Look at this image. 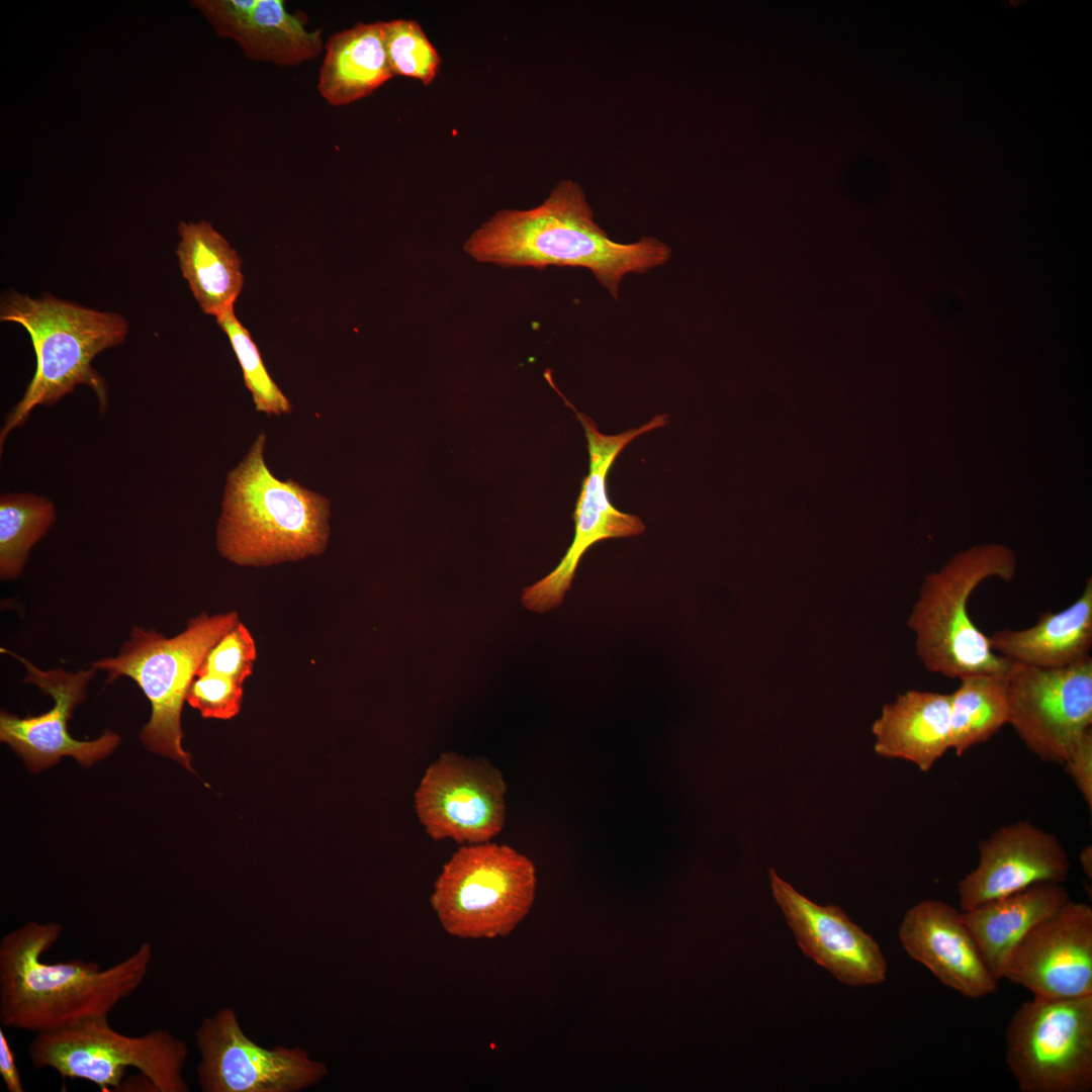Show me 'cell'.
I'll use <instances>...</instances> for the list:
<instances>
[{"label": "cell", "instance_id": "cell-1", "mask_svg": "<svg viewBox=\"0 0 1092 1092\" xmlns=\"http://www.w3.org/2000/svg\"><path fill=\"white\" fill-rule=\"evenodd\" d=\"M62 933L59 923L29 921L2 936V1026L36 1034L108 1016L144 983L153 959L150 942L105 969L81 959L43 962Z\"/></svg>", "mask_w": 1092, "mask_h": 1092}, {"label": "cell", "instance_id": "cell-2", "mask_svg": "<svg viewBox=\"0 0 1092 1092\" xmlns=\"http://www.w3.org/2000/svg\"><path fill=\"white\" fill-rule=\"evenodd\" d=\"M464 250L475 261L503 267L586 268L615 298L625 275L645 273L671 255L652 237L632 244L611 240L570 180L559 182L536 207L497 211L470 235Z\"/></svg>", "mask_w": 1092, "mask_h": 1092}, {"label": "cell", "instance_id": "cell-3", "mask_svg": "<svg viewBox=\"0 0 1092 1092\" xmlns=\"http://www.w3.org/2000/svg\"><path fill=\"white\" fill-rule=\"evenodd\" d=\"M265 443L260 434L226 477L216 545L239 565L318 555L328 543L330 502L292 479H277L265 463Z\"/></svg>", "mask_w": 1092, "mask_h": 1092}, {"label": "cell", "instance_id": "cell-4", "mask_svg": "<svg viewBox=\"0 0 1092 1092\" xmlns=\"http://www.w3.org/2000/svg\"><path fill=\"white\" fill-rule=\"evenodd\" d=\"M0 321L22 326L36 357L33 376L1 428V451L9 434L25 424L34 407L55 405L79 385L90 387L100 413L106 411L107 386L92 361L124 342L128 324L121 314L50 294L35 298L11 290L1 297Z\"/></svg>", "mask_w": 1092, "mask_h": 1092}, {"label": "cell", "instance_id": "cell-5", "mask_svg": "<svg viewBox=\"0 0 1092 1092\" xmlns=\"http://www.w3.org/2000/svg\"><path fill=\"white\" fill-rule=\"evenodd\" d=\"M1013 552L987 544L958 553L938 571L927 574L907 624L924 668L948 678L978 672H1002L1009 661L998 655L971 619L968 604L985 579L1010 581L1015 575Z\"/></svg>", "mask_w": 1092, "mask_h": 1092}, {"label": "cell", "instance_id": "cell-6", "mask_svg": "<svg viewBox=\"0 0 1092 1092\" xmlns=\"http://www.w3.org/2000/svg\"><path fill=\"white\" fill-rule=\"evenodd\" d=\"M237 622L236 613H203L171 638L134 627L116 656L91 663L107 673V682L127 676L139 685L152 707L150 720L140 735L143 743L189 770L191 756L182 747L183 703L205 655Z\"/></svg>", "mask_w": 1092, "mask_h": 1092}, {"label": "cell", "instance_id": "cell-7", "mask_svg": "<svg viewBox=\"0 0 1092 1092\" xmlns=\"http://www.w3.org/2000/svg\"><path fill=\"white\" fill-rule=\"evenodd\" d=\"M35 1069H54L62 1078L81 1079L101 1091L119 1088L128 1068H135L158 1092H186L183 1068L186 1043L166 1029L143 1035L115 1030L108 1016L36 1033L27 1048Z\"/></svg>", "mask_w": 1092, "mask_h": 1092}, {"label": "cell", "instance_id": "cell-8", "mask_svg": "<svg viewBox=\"0 0 1092 1092\" xmlns=\"http://www.w3.org/2000/svg\"><path fill=\"white\" fill-rule=\"evenodd\" d=\"M535 868L507 845H464L444 866L431 904L444 930L461 938L505 936L528 914Z\"/></svg>", "mask_w": 1092, "mask_h": 1092}, {"label": "cell", "instance_id": "cell-9", "mask_svg": "<svg viewBox=\"0 0 1092 1092\" xmlns=\"http://www.w3.org/2000/svg\"><path fill=\"white\" fill-rule=\"evenodd\" d=\"M1006 1064L1022 1092H1089L1092 995L1024 1002L1006 1029Z\"/></svg>", "mask_w": 1092, "mask_h": 1092}, {"label": "cell", "instance_id": "cell-10", "mask_svg": "<svg viewBox=\"0 0 1092 1092\" xmlns=\"http://www.w3.org/2000/svg\"><path fill=\"white\" fill-rule=\"evenodd\" d=\"M1006 677L1008 724L1036 757L1063 764L1091 729L1092 657L1062 668L1009 661Z\"/></svg>", "mask_w": 1092, "mask_h": 1092}, {"label": "cell", "instance_id": "cell-11", "mask_svg": "<svg viewBox=\"0 0 1092 1092\" xmlns=\"http://www.w3.org/2000/svg\"><path fill=\"white\" fill-rule=\"evenodd\" d=\"M571 407L584 429L589 470L582 480L573 513L575 531L569 548L549 574L523 592L525 608L537 613L548 612L561 604L571 586L579 560L594 544L609 538L640 535L645 531L639 517L620 512L610 503L608 472L617 456L632 440L663 427L668 421L667 415H657L639 428L617 435H605L589 417Z\"/></svg>", "mask_w": 1092, "mask_h": 1092}, {"label": "cell", "instance_id": "cell-12", "mask_svg": "<svg viewBox=\"0 0 1092 1092\" xmlns=\"http://www.w3.org/2000/svg\"><path fill=\"white\" fill-rule=\"evenodd\" d=\"M204 1092H295L327 1075V1067L299 1048L267 1050L243 1031L232 1008L205 1018L195 1032Z\"/></svg>", "mask_w": 1092, "mask_h": 1092}, {"label": "cell", "instance_id": "cell-13", "mask_svg": "<svg viewBox=\"0 0 1092 1092\" xmlns=\"http://www.w3.org/2000/svg\"><path fill=\"white\" fill-rule=\"evenodd\" d=\"M506 787L488 762L444 753L426 770L415 794L416 810L435 840L488 842L504 826Z\"/></svg>", "mask_w": 1092, "mask_h": 1092}, {"label": "cell", "instance_id": "cell-14", "mask_svg": "<svg viewBox=\"0 0 1092 1092\" xmlns=\"http://www.w3.org/2000/svg\"><path fill=\"white\" fill-rule=\"evenodd\" d=\"M1 652L24 665L25 682L35 685L54 700L53 708L38 716L19 718L1 711L0 739L22 757L30 771L48 768L64 756H72L87 767L106 757L119 744L120 736L111 730L89 741L77 740L69 733L68 722L75 707L86 698L87 686L96 671L94 667L76 672L62 668L42 670L6 648H1Z\"/></svg>", "mask_w": 1092, "mask_h": 1092}, {"label": "cell", "instance_id": "cell-15", "mask_svg": "<svg viewBox=\"0 0 1092 1092\" xmlns=\"http://www.w3.org/2000/svg\"><path fill=\"white\" fill-rule=\"evenodd\" d=\"M1002 979L1041 998L1092 995V909L1069 900L1013 948Z\"/></svg>", "mask_w": 1092, "mask_h": 1092}, {"label": "cell", "instance_id": "cell-16", "mask_svg": "<svg viewBox=\"0 0 1092 1092\" xmlns=\"http://www.w3.org/2000/svg\"><path fill=\"white\" fill-rule=\"evenodd\" d=\"M772 897L805 956L851 987L878 985L887 962L878 942L840 907L821 906L769 869Z\"/></svg>", "mask_w": 1092, "mask_h": 1092}, {"label": "cell", "instance_id": "cell-17", "mask_svg": "<svg viewBox=\"0 0 1092 1092\" xmlns=\"http://www.w3.org/2000/svg\"><path fill=\"white\" fill-rule=\"evenodd\" d=\"M1071 869L1059 838L1029 821L1004 825L979 843L978 866L958 883L962 911L1036 883L1063 884Z\"/></svg>", "mask_w": 1092, "mask_h": 1092}, {"label": "cell", "instance_id": "cell-18", "mask_svg": "<svg viewBox=\"0 0 1092 1092\" xmlns=\"http://www.w3.org/2000/svg\"><path fill=\"white\" fill-rule=\"evenodd\" d=\"M905 951L940 983L970 999L996 992L998 981L986 966L963 912L939 900L912 906L899 927Z\"/></svg>", "mask_w": 1092, "mask_h": 1092}, {"label": "cell", "instance_id": "cell-19", "mask_svg": "<svg viewBox=\"0 0 1092 1092\" xmlns=\"http://www.w3.org/2000/svg\"><path fill=\"white\" fill-rule=\"evenodd\" d=\"M215 33L239 43L247 58L296 66L322 52V30L308 31L282 0H195Z\"/></svg>", "mask_w": 1092, "mask_h": 1092}, {"label": "cell", "instance_id": "cell-20", "mask_svg": "<svg viewBox=\"0 0 1092 1092\" xmlns=\"http://www.w3.org/2000/svg\"><path fill=\"white\" fill-rule=\"evenodd\" d=\"M872 733L878 755L929 771L950 749V694L909 690L883 706Z\"/></svg>", "mask_w": 1092, "mask_h": 1092}, {"label": "cell", "instance_id": "cell-21", "mask_svg": "<svg viewBox=\"0 0 1092 1092\" xmlns=\"http://www.w3.org/2000/svg\"><path fill=\"white\" fill-rule=\"evenodd\" d=\"M988 637L998 655L1033 667L1062 668L1091 657V578L1067 608L1040 614L1028 628L996 630Z\"/></svg>", "mask_w": 1092, "mask_h": 1092}, {"label": "cell", "instance_id": "cell-22", "mask_svg": "<svg viewBox=\"0 0 1092 1092\" xmlns=\"http://www.w3.org/2000/svg\"><path fill=\"white\" fill-rule=\"evenodd\" d=\"M1069 900L1063 884L1043 882L962 912L986 966L1000 980L1021 938Z\"/></svg>", "mask_w": 1092, "mask_h": 1092}, {"label": "cell", "instance_id": "cell-23", "mask_svg": "<svg viewBox=\"0 0 1092 1092\" xmlns=\"http://www.w3.org/2000/svg\"><path fill=\"white\" fill-rule=\"evenodd\" d=\"M392 77L382 21L357 23L328 40L317 89L329 104L343 106L370 95Z\"/></svg>", "mask_w": 1092, "mask_h": 1092}, {"label": "cell", "instance_id": "cell-24", "mask_svg": "<svg viewBox=\"0 0 1092 1092\" xmlns=\"http://www.w3.org/2000/svg\"><path fill=\"white\" fill-rule=\"evenodd\" d=\"M179 267L201 310L217 316L233 308L244 276L242 260L210 222H179Z\"/></svg>", "mask_w": 1092, "mask_h": 1092}, {"label": "cell", "instance_id": "cell-25", "mask_svg": "<svg viewBox=\"0 0 1092 1092\" xmlns=\"http://www.w3.org/2000/svg\"><path fill=\"white\" fill-rule=\"evenodd\" d=\"M1007 671V669H1006ZM1006 671L965 675L950 694V749L962 756L1009 720Z\"/></svg>", "mask_w": 1092, "mask_h": 1092}, {"label": "cell", "instance_id": "cell-26", "mask_svg": "<svg viewBox=\"0 0 1092 1092\" xmlns=\"http://www.w3.org/2000/svg\"><path fill=\"white\" fill-rule=\"evenodd\" d=\"M57 518L54 503L31 492L0 496V577L21 575L31 548L47 535Z\"/></svg>", "mask_w": 1092, "mask_h": 1092}, {"label": "cell", "instance_id": "cell-27", "mask_svg": "<svg viewBox=\"0 0 1092 1092\" xmlns=\"http://www.w3.org/2000/svg\"><path fill=\"white\" fill-rule=\"evenodd\" d=\"M215 318L231 342L243 371L245 385L252 394L256 410L267 415L290 413L289 399L269 375L257 345L250 332L237 318L234 307Z\"/></svg>", "mask_w": 1092, "mask_h": 1092}, {"label": "cell", "instance_id": "cell-28", "mask_svg": "<svg viewBox=\"0 0 1092 1092\" xmlns=\"http://www.w3.org/2000/svg\"><path fill=\"white\" fill-rule=\"evenodd\" d=\"M384 46L394 76L416 79L430 85L436 78L441 58L413 19L382 21Z\"/></svg>", "mask_w": 1092, "mask_h": 1092}, {"label": "cell", "instance_id": "cell-29", "mask_svg": "<svg viewBox=\"0 0 1092 1092\" xmlns=\"http://www.w3.org/2000/svg\"><path fill=\"white\" fill-rule=\"evenodd\" d=\"M256 645L249 630L239 621L209 649L196 675L219 674L241 684L251 674Z\"/></svg>", "mask_w": 1092, "mask_h": 1092}, {"label": "cell", "instance_id": "cell-30", "mask_svg": "<svg viewBox=\"0 0 1092 1092\" xmlns=\"http://www.w3.org/2000/svg\"><path fill=\"white\" fill-rule=\"evenodd\" d=\"M242 684L223 675L198 674L192 680L186 701L204 718L231 719L241 708Z\"/></svg>", "mask_w": 1092, "mask_h": 1092}, {"label": "cell", "instance_id": "cell-31", "mask_svg": "<svg viewBox=\"0 0 1092 1092\" xmlns=\"http://www.w3.org/2000/svg\"><path fill=\"white\" fill-rule=\"evenodd\" d=\"M1082 798L1092 808V729L1077 742L1063 763Z\"/></svg>", "mask_w": 1092, "mask_h": 1092}, {"label": "cell", "instance_id": "cell-32", "mask_svg": "<svg viewBox=\"0 0 1092 1092\" xmlns=\"http://www.w3.org/2000/svg\"><path fill=\"white\" fill-rule=\"evenodd\" d=\"M0 1075L7 1091H24L15 1054L8 1042L3 1028H0Z\"/></svg>", "mask_w": 1092, "mask_h": 1092}, {"label": "cell", "instance_id": "cell-33", "mask_svg": "<svg viewBox=\"0 0 1092 1092\" xmlns=\"http://www.w3.org/2000/svg\"><path fill=\"white\" fill-rule=\"evenodd\" d=\"M1079 858H1080V862H1081V867L1083 869V872L1085 873V875L1087 877H1089L1091 879L1092 878V847H1091V845H1086V846H1084L1082 848V850L1080 851Z\"/></svg>", "mask_w": 1092, "mask_h": 1092}]
</instances>
